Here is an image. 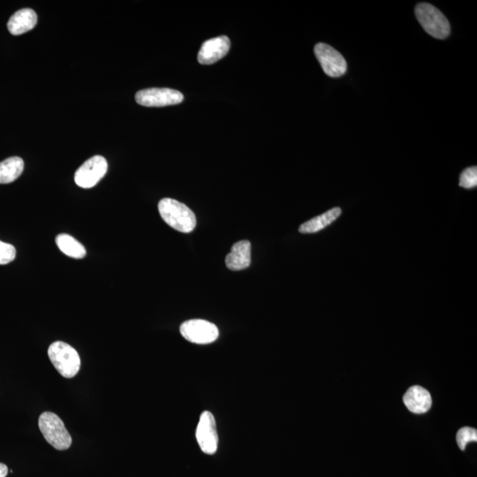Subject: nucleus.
I'll return each instance as SVG.
<instances>
[{
    "mask_svg": "<svg viewBox=\"0 0 477 477\" xmlns=\"http://www.w3.org/2000/svg\"><path fill=\"white\" fill-rule=\"evenodd\" d=\"M161 218L172 229L189 234L196 229V216L184 204L171 198H164L159 203Z\"/></svg>",
    "mask_w": 477,
    "mask_h": 477,
    "instance_id": "obj_1",
    "label": "nucleus"
},
{
    "mask_svg": "<svg viewBox=\"0 0 477 477\" xmlns=\"http://www.w3.org/2000/svg\"><path fill=\"white\" fill-rule=\"evenodd\" d=\"M48 357L58 373L65 379H72L79 372L80 358L77 351L63 341H56L48 350Z\"/></svg>",
    "mask_w": 477,
    "mask_h": 477,
    "instance_id": "obj_2",
    "label": "nucleus"
},
{
    "mask_svg": "<svg viewBox=\"0 0 477 477\" xmlns=\"http://www.w3.org/2000/svg\"><path fill=\"white\" fill-rule=\"evenodd\" d=\"M38 426L43 438L55 449L64 451L72 445V436L56 414L45 412L39 416Z\"/></svg>",
    "mask_w": 477,
    "mask_h": 477,
    "instance_id": "obj_3",
    "label": "nucleus"
},
{
    "mask_svg": "<svg viewBox=\"0 0 477 477\" xmlns=\"http://www.w3.org/2000/svg\"><path fill=\"white\" fill-rule=\"evenodd\" d=\"M414 12L418 21L429 35L436 39H445L449 36V21L436 7L431 4L420 3Z\"/></svg>",
    "mask_w": 477,
    "mask_h": 477,
    "instance_id": "obj_4",
    "label": "nucleus"
},
{
    "mask_svg": "<svg viewBox=\"0 0 477 477\" xmlns=\"http://www.w3.org/2000/svg\"><path fill=\"white\" fill-rule=\"evenodd\" d=\"M179 332L189 342L206 345L214 342L219 336L218 327L203 319H193L183 323Z\"/></svg>",
    "mask_w": 477,
    "mask_h": 477,
    "instance_id": "obj_5",
    "label": "nucleus"
},
{
    "mask_svg": "<svg viewBox=\"0 0 477 477\" xmlns=\"http://www.w3.org/2000/svg\"><path fill=\"white\" fill-rule=\"evenodd\" d=\"M184 95L178 90L167 88H152L138 91L135 95L137 104L146 108H164V106L181 104Z\"/></svg>",
    "mask_w": 477,
    "mask_h": 477,
    "instance_id": "obj_6",
    "label": "nucleus"
},
{
    "mask_svg": "<svg viewBox=\"0 0 477 477\" xmlns=\"http://www.w3.org/2000/svg\"><path fill=\"white\" fill-rule=\"evenodd\" d=\"M108 161L102 156H94L88 159L75 172V182L83 189H91L98 184L108 172Z\"/></svg>",
    "mask_w": 477,
    "mask_h": 477,
    "instance_id": "obj_7",
    "label": "nucleus"
},
{
    "mask_svg": "<svg viewBox=\"0 0 477 477\" xmlns=\"http://www.w3.org/2000/svg\"><path fill=\"white\" fill-rule=\"evenodd\" d=\"M315 55L323 70L330 77L337 78L342 76L347 70V64L342 55L332 46L319 43L315 46Z\"/></svg>",
    "mask_w": 477,
    "mask_h": 477,
    "instance_id": "obj_8",
    "label": "nucleus"
},
{
    "mask_svg": "<svg viewBox=\"0 0 477 477\" xmlns=\"http://www.w3.org/2000/svg\"><path fill=\"white\" fill-rule=\"evenodd\" d=\"M198 445L204 454H214L218 450L219 436L212 413L204 411L201 414L196 431Z\"/></svg>",
    "mask_w": 477,
    "mask_h": 477,
    "instance_id": "obj_9",
    "label": "nucleus"
},
{
    "mask_svg": "<svg viewBox=\"0 0 477 477\" xmlns=\"http://www.w3.org/2000/svg\"><path fill=\"white\" fill-rule=\"evenodd\" d=\"M230 47V39L226 36L209 39L201 45L198 53V62L201 65L214 64L229 53Z\"/></svg>",
    "mask_w": 477,
    "mask_h": 477,
    "instance_id": "obj_10",
    "label": "nucleus"
},
{
    "mask_svg": "<svg viewBox=\"0 0 477 477\" xmlns=\"http://www.w3.org/2000/svg\"><path fill=\"white\" fill-rule=\"evenodd\" d=\"M251 263V243L248 241H241L234 244L231 252L226 258V264L231 271L247 269Z\"/></svg>",
    "mask_w": 477,
    "mask_h": 477,
    "instance_id": "obj_11",
    "label": "nucleus"
},
{
    "mask_svg": "<svg viewBox=\"0 0 477 477\" xmlns=\"http://www.w3.org/2000/svg\"><path fill=\"white\" fill-rule=\"evenodd\" d=\"M405 405L410 412L424 414L431 409V396L429 392L421 387H413L409 389L403 398Z\"/></svg>",
    "mask_w": 477,
    "mask_h": 477,
    "instance_id": "obj_12",
    "label": "nucleus"
},
{
    "mask_svg": "<svg viewBox=\"0 0 477 477\" xmlns=\"http://www.w3.org/2000/svg\"><path fill=\"white\" fill-rule=\"evenodd\" d=\"M38 23V16L34 10L24 9L17 11L14 16H11L7 28L11 34L14 36L23 35L24 33L31 31Z\"/></svg>",
    "mask_w": 477,
    "mask_h": 477,
    "instance_id": "obj_13",
    "label": "nucleus"
},
{
    "mask_svg": "<svg viewBox=\"0 0 477 477\" xmlns=\"http://www.w3.org/2000/svg\"><path fill=\"white\" fill-rule=\"evenodd\" d=\"M341 215L340 208H333L325 214L315 216V218L303 223L299 227L300 234H314L331 225Z\"/></svg>",
    "mask_w": 477,
    "mask_h": 477,
    "instance_id": "obj_14",
    "label": "nucleus"
},
{
    "mask_svg": "<svg viewBox=\"0 0 477 477\" xmlns=\"http://www.w3.org/2000/svg\"><path fill=\"white\" fill-rule=\"evenodd\" d=\"M24 170L23 160L19 157H9L0 162V184H9L20 177Z\"/></svg>",
    "mask_w": 477,
    "mask_h": 477,
    "instance_id": "obj_15",
    "label": "nucleus"
},
{
    "mask_svg": "<svg viewBox=\"0 0 477 477\" xmlns=\"http://www.w3.org/2000/svg\"><path fill=\"white\" fill-rule=\"evenodd\" d=\"M56 244L61 251L69 258L82 259L86 256V249L83 245L69 234H58Z\"/></svg>",
    "mask_w": 477,
    "mask_h": 477,
    "instance_id": "obj_16",
    "label": "nucleus"
},
{
    "mask_svg": "<svg viewBox=\"0 0 477 477\" xmlns=\"http://www.w3.org/2000/svg\"><path fill=\"white\" fill-rule=\"evenodd\" d=\"M477 441V431L476 429L465 427L457 433V443L458 447L464 451L469 442Z\"/></svg>",
    "mask_w": 477,
    "mask_h": 477,
    "instance_id": "obj_17",
    "label": "nucleus"
},
{
    "mask_svg": "<svg viewBox=\"0 0 477 477\" xmlns=\"http://www.w3.org/2000/svg\"><path fill=\"white\" fill-rule=\"evenodd\" d=\"M458 185L464 189H474L477 186V168L471 167L461 172Z\"/></svg>",
    "mask_w": 477,
    "mask_h": 477,
    "instance_id": "obj_18",
    "label": "nucleus"
},
{
    "mask_svg": "<svg viewBox=\"0 0 477 477\" xmlns=\"http://www.w3.org/2000/svg\"><path fill=\"white\" fill-rule=\"evenodd\" d=\"M16 256V249L13 245L0 241V264L13 262Z\"/></svg>",
    "mask_w": 477,
    "mask_h": 477,
    "instance_id": "obj_19",
    "label": "nucleus"
},
{
    "mask_svg": "<svg viewBox=\"0 0 477 477\" xmlns=\"http://www.w3.org/2000/svg\"><path fill=\"white\" fill-rule=\"evenodd\" d=\"M9 474V468L6 465L0 463V477H6Z\"/></svg>",
    "mask_w": 477,
    "mask_h": 477,
    "instance_id": "obj_20",
    "label": "nucleus"
}]
</instances>
